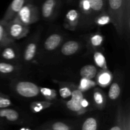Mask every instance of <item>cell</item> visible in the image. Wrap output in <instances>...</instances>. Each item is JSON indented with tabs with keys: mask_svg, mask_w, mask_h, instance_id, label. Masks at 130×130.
Instances as JSON below:
<instances>
[{
	"mask_svg": "<svg viewBox=\"0 0 130 130\" xmlns=\"http://www.w3.org/2000/svg\"><path fill=\"white\" fill-rule=\"evenodd\" d=\"M60 0H45L41 6V14L46 20L54 17L60 5Z\"/></svg>",
	"mask_w": 130,
	"mask_h": 130,
	"instance_id": "ba28073f",
	"label": "cell"
},
{
	"mask_svg": "<svg viewBox=\"0 0 130 130\" xmlns=\"http://www.w3.org/2000/svg\"><path fill=\"white\" fill-rule=\"evenodd\" d=\"M93 99L95 106L99 109H103L106 105V97L104 92L99 88H96L93 93Z\"/></svg>",
	"mask_w": 130,
	"mask_h": 130,
	"instance_id": "8fae6325",
	"label": "cell"
},
{
	"mask_svg": "<svg viewBox=\"0 0 130 130\" xmlns=\"http://www.w3.org/2000/svg\"><path fill=\"white\" fill-rule=\"evenodd\" d=\"M6 47V48H4L3 52H1V57L6 60L15 59L17 56L15 50L8 46Z\"/></svg>",
	"mask_w": 130,
	"mask_h": 130,
	"instance_id": "cb8c5ba5",
	"label": "cell"
},
{
	"mask_svg": "<svg viewBox=\"0 0 130 130\" xmlns=\"http://www.w3.org/2000/svg\"><path fill=\"white\" fill-rule=\"evenodd\" d=\"M121 91V89L120 84L118 82L114 81L110 85L109 93H108V96L111 100H116L120 96Z\"/></svg>",
	"mask_w": 130,
	"mask_h": 130,
	"instance_id": "d6986e66",
	"label": "cell"
},
{
	"mask_svg": "<svg viewBox=\"0 0 130 130\" xmlns=\"http://www.w3.org/2000/svg\"><path fill=\"white\" fill-rule=\"evenodd\" d=\"M97 74V69L96 66L92 64H87L83 66L80 70V75L81 77L87 79H94Z\"/></svg>",
	"mask_w": 130,
	"mask_h": 130,
	"instance_id": "5bb4252c",
	"label": "cell"
},
{
	"mask_svg": "<svg viewBox=\"0 0 130 130\" xmlns=\"http://www.w3.org/2000/svg\"><path fill=\"white\" fill-rule=\"evenodd\" d=\"M6 25L8 35L13 42L26 36L29 32V26L24 25L15 20L6 23Z\"/></svg>",
	"mask_w": 130,
	"mask_h": 130,
	"instance_id": "277c9868",
	"label": "cell"
},
{
	"mask_svg": "<svg viewBox=\"0 0 130 130\" xmlns=\"http://www.w3.org/2000/svg\"><path fill=\"white\" fill-rule=\"evenodd\" d=\"M37 50V44L34 42H32L29 44L27 45V46L25 48V51L24 54V59L25 61H32L35 57L36 53Z\"/></svg>",
	"mask_w": 130,
	"mask_h": 130,
	"instance_id": "ac0fdd59",
	"label": "cell"
},
{
	"mask_svg": "<svg viewBox=\"0 0 130 130\" xmlns=\"http://www.w3.org/2000/svg\"><path fill=\"white\" fill-rule=\"evenodd\" d=\"M95 82L93 80H90V79H85V78H82L80 81L79 86V90L81 91H86L88 89H91V87H94L95 85Z\"/></svg>",
	"mask_w": 130,
	"mask_h": 130,
	"instance_id": "484cf974",
	"label": "cell"
},
{
	"mask_svg": "<svg viewBox=\"0 0 130 130\" xmlns=\"http://www.w3.org/2000/svg\"><path fill=\"white\" fill-rule=\"evenodd\" d=\"M0 121H1V118H0Z\"/></svg>",
	"mask_w": 130,
	"mask_h": 130,
	"instance_id": "d590c367",
	"label": "cell"
},
{
	"mask_svg": "<svg viewBox=\"0 0 130 130\" xmlns=\"http://www.w3.org/2000/svg\"><path fill=\"white\" fill-rule=\"evenodd\" d=\"M72 1V0H67V2H68V3H71Z\"/></svg>",
	"mask_w": 130,
	"mask_h": 130,
	"instance_id": "e575fe53",
	"label": "cell"
},
{
	"mask_svg": "<svg viewBox=\"0 0 130 130\" xmlns=\"http://www.w3.org/2000/svg\"><path fill=\"white\" fill-rule=\"evenodd\" d=\"M59 93L61 97H62V98H63V99H66V98L71 96L72 91H71L69 87L66 86H63L60 87V89L59 90Z\"/></svg>",
	"mask_w": 130,
	"mask_h": 130,
	"instance_id": "1f68e13d",
	"label": "cell"
},
{
	"mask_svg": "<svg viewBox=\"0 0 130 130\" xmlns=\"http://www.w3.org/2000/svg\"><path fill=\"white\" fill-rule=\"evenodd\" d=\"M52 105V102L47 101H34L32 103L30 108L34 113L39 112L48 107Z\"/></svg>",
	"mask_w": 130,
	"mask_h": 130,
	"instance_id": "ffe728a7",
	"label": "cell"
},
{
	"mask_svg": "<svg viewBox=\"0 0 130 130\" xmlns=\"http://www.w3.org/2000/svg\"><path fill=\"white\" fill-rule=\"evenodd\" d=\"M97 120L94 117H88L83 123L81 130H97Z\"/></svg>",
	"mask_w": 130,
	"mask_h": 130,
	"instance_id": "7402d4cb",
	"label": "cell"
},
{
	"mask_svg": "<svg viewBox=\"0 0 130 130\" xmlns=\"http://www.w3.org/2000/svg\"><path fill=\"white\" fill-rule=\"evenodd\" d=\"M124 112L121 104H119L117 110L116 118L115 124L109 130H123V115Z\"/></svg>",
	"mask_w": 130,
	"mask_h": 130,
	"instance_id": "e0dca14e",
	"label": "cell"
},
{
	"mask_svg": "<svg viewBox=\"0 0 130 130\" xmlns=\"http://www.w3.org/2000/svg\"><path fill=\"white\" fill-rule=\"evenodd\" d=\"M39 91L44 96V98L48 101L53 100L57 96V93L54 89L46 87H40L39 88Z\"/></svg>",
	"mask_w": 130,
	"mask_h": 130,
	"instance_id": "d4e9b609",
	"label": "cell"
},
{
	"mask_svg": "<svg viewBox=\"0 0 130 130\" xmlns=\"http://www.w3.org/2000/svg\"><path fill=\"white\" fill-rule=\"evenodd\" d=\"M123 130H130V114L129 110L124 112Z\"/></svg>",
	"mask_w": 130,
	"mask_h": 130,
	"instance_id": "4dcf8cb0",
	"label": "cell"
},
{
	"mask_svg": "<svg viewBox=\"0 0 130 130\" xmlns=\"http://www.w3.org/2000/svg\"><path fill=\"white\" fill-rule=\"evenodd\" d=\"M79 24L89 27L94 24L95 19L100 14L107 11V0H80Z\"/></svg>",
	"mask_w": 130,
	"mask_h": 130,
	"instance_id": "7a4b0ae2",
	"label": "cell"
},
{
	"mask_svg": "<svg viewBox=\"0 0 130 130\" xmlns=\"http://www.w3.org/2000/svg\"><path fill=\"white\" fill-rule=\"evenodd\" d=\"M81 105L82 107V108H85V109H87V107L89 106V102L88 101V100L85 98H83V100L81 101Z\"/></svg>",
	"mask_w": 130,
	"mask_h": 130,
	"instance_id": "d6a6232c",
	"label": "cell"
},
{
	"mask_svg": "<svg viewBox=\"0 0 130 130\" xmlns=\"http://www.w3.org/2000/svg\"><path fill=\"white\" fill-rule=\"evenodd\" d=\"M94 61H95L96 65H97L99 68H102L104 70H107V62L105 60V56L103 55L102 53L100 52H95L94 53Z\"/></svg>",
	"mask_w": 130,
	"mask_h": 130,
	"instance_id": "44dd1931",
	"label": "cell"
},
{
	"mask_svg": "<svg viewBox=\"0 0 130 130\" xmlns=\"http://www.w3.org/2000/svg\"><path fill=\"white\" fill-rule=\"evenodd\" d=\"M80 45L76 41H68L62 45V53L65 56H71L76 54L79 50Z\"/></svg>",
	"mask_w": 130,
	"mask_h": 130,
	"instance_id": "7c38bea8",
	"label": "cell"
},
{
	"mask_svg": "<svg viewBox=\"0 0 130 130\" xmlns=\"http://www.w3.org/2000/svg\"><path fill=\"white\" fill-rule=\"evenodd\" d=\"M0 118H5L10 122H15L19 119V114L13 109L0 108Z\"/></svg>",
	"mask_w": 130,
	"mask_h": 130,
	"instance_id": "9a60e30c",
	"label": "cell"
},
{
	"mask_svg": "<svg viewBox=\"0 0 130 130\" xmlns=\"http://www.w3.org/2000/svg\"><path fill=\"white\" fill-rule=\"evenodd\" d=\"M29 1V0H12L8 7L1 21L8 23L14 20L15 17L19 12L22 8Z\"/></svg>",
	"mask_w": 130,
	"mask_h": 130,
	"instance_id": "52a82bcc",
	"label": "cell"
},
{
	"mask_svg": "<svg viewBox=\"0 0 130 130\" xmlns=\"http://www.w3.org/2000/svg\"><path fill=\"white\" fill-rule=\"evenodd\" d=\"M107 11L117 33L128 35L130 29V0H107Z\"/></svg>",
	"mask_w": 130,
	"mask_h": 130,
	"instance_id": "6da1fadb",
	"label": "cell"
},
{
	"mask_svg": "<svg viewBox=\"0 0 130 130\" xmlns=\"http://www.w3.org/2000/svg\"><path fill=\"white\" fill-rule=\"evenodd\" d=\"M80 14L77 10L72 9L67 13L65 20V26L71 30H74L79 25Z\"/></svg>",
	"mask_w": 130,
	"mask_h": 130,
	"instance_id": "9c48e42d",
	"label": "cell"
},
{
	"mask_svg": "<svg viewBox=\"0 0 130 130\" xmlns=\"http://www.w3.org/2000/svg\"><path fill=\"white\" fill-rule=\"evenodd\" d=\"M47 130H50V129H47Z\"/></svg>",
	"mask_w": 130,
	"mask_h": 130,
	"instance_id": "8d00e7d4",
	"label": "cell"
},
{
	"mask_svg": "<svg viewBox=\"0 0 130 130\" xmlns=\"http://www.w3.org/2000/svg\"><path fill=\"white\" fill-rule=\"evenodd\" d=\"M20 130H30L29 129H25V128H22L21 129H20Z\"/></svg>",
	"mask_w": 130,
	"mask_h": 130,
	"instance_id": "836d02e7",
	"label": "cell"
},
{
	"mask_svg": "<svg viewBox=\"0 0 130 130\" xmlns=\"http://www.w3.org/2000/svg\"><path fill=\"white\" fill-rule=\"evenodd\" d=\"M50 130H72L71 126L64 122L58 121L52 124L50 126Z\"/></svg>",
	"mask_w": 130,
	"mask_h": 130,
	"instance_id": "f1b7e54d",
	"label": "cell"
},
{
	"mask_svg": "<svg viewBox=\"0 0 130 130\" xmlns=\"http://www.w3.org/2000/svg\"><path fill=\"white\" fill-rule=\"evenodd\" d=\"M11 105L10 98L5 94L0 93V108H5Z\"/></svg>",
	"mask_w": 130,
	"mask_h": 130,
	"instance_id": "f546056e",
	"label": "cell"
},
{
	"mask_svg": "<svg viewBox=\"0 0 130 130\" xmlns=\"http://www.w3.org/2000/svg\"><path fill=\"white\" fill-rule=\"evenodd\" d=\"M14 20L29 26L39 20V8L34 4L29 1L22 8Z\"/></svg>",
	"mask_w": 130,
	"mask_h": 130,
	"instance_id": "3957f363",
	"label": "cell"
},
{
	"mask_svg": "<svg viewBox=\"0 0 130 130\" xmlns=\"http://www.w3.org/2000/svg\"><path fill=\"white\" fill-rule=\"evenodd\" d=\"M15 90L19 95L25 98H34L39 94V87L32 82L21 81L15 85Z\"/></svg>",
	"mask_w": 130,
	"mask_h": 130,
	"instance_id": "5b68a950",
	"label": "cell"
},
{
	"mask_svg": "<svg viewBox=\"0 0 130 130\" xmlns=\"http://www.w3.org/2000/svg\"><path fill=\"white\" fill-rule=\"evenodd\" d=\"M109 23H111V20H110V17L108 14L107 11L100 14L99 16L96 17V19H95V21H94V24L99 25V26L107 25Z\"/></svg>",
	"mask_w": 130,
	"mask_h": 130,
	"instance_id": "603a6c76",
	"label": "cell"
},
{
	"mask_svg": "<svg viewBox=\"0 0 130 130\" xmlns=\"http://www.w3.org/2000/svg\"><path fill=\"white\" fill-rule=\"evenodd\" d=\"M71 99L66 103L67 107L77 115H82L87 111V109L82 108L81 101L84 98L83 93L79 89H75L71 93Z\"/></svg>",
	"mask_w": 130,
	"mask_h": 130,
	"instance_id": "8992f818",
	"label": "cell"
},
{
	"mask_svg": "<svg viewBox=\"0 0 130 130\" xmlns=\"http://www.w3.org/2000/svg\"><path fill=\"white\" fill-rule=\"evenodd\" d=\"M112 79V75L109 70H102L97 76V82L102 87L107 86Z\"/></svg>",
	"mask_w": 130,
	"mask_h": 130,
	"instance_id": "2e32d148",
	"label": "cell"
},
{
	"mask_svg": "<svg viewBox=\"0 0 130 130\" xmlns=\"http://www.w3.org/2000/svg\"><path fill=\"white\" fill-rule=\"evenodd\" d=\"M62 40V37L59 34H52L47 38L44 42V48L46 50L49 51L53 50L56 49L60 44Z\"/></svg>",
	"mask_w": 130,
	"mask_h": 130,
	"instance_id": "30bf717a",
	"label": "cell"
},
{
	"mask_svg": "<svg viewBox=\"0 0 130 130\" xmlns=\"http://www.w3.org/2000/svg\"><path fill=\"white\" fill-rule=\"evenodd\" d=\"M13 43V41L11 40L8 35L6 23L0 20V46L6 47L10 45Z\"/></svg>",
	"mask_w": 130,
	"mask_h": 130,
	"instance_id": "4fadbf2b",
	"label": "cell"
},
{
	"mask_svg": "<svg viewBox=\"0 0 130 130\" xmlns=\"http://www.w3.org/2000/svg\"><path fill=\"white\" fill-rule=\"evenodd\" d=\"M15 68L13 65L7 62H0V73L1 74H9L13 72Z\"/></svg>",
	"mask_w": 130,
	"mask_h": 130,
	"instance_id": "83f0119b",
	"label": "cell"
},
{
	"mask_svg": "<svg viewBox=\"0 0 130 130\" xmlns=\"http://www.w3.org/2000/svg\"><path fill=\"white\" fill-rule=\"evenodd\" d=\"M104 41V36L100 34H94L90 37V44L93 48H96L102 44Z\"/></svg>",
	"mask_w": 130,
	"mask_h": 130,
	"instance_id": "4316f807",
	"label": "cell"
}]
</instances>
